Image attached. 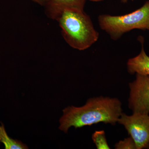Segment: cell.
<instances>
[{
  "label": "cell",
  "instance_id": "6da1fadb",
  "mask_svg": "<svg viewBox=\"0 0 149 149\" xmlns=\"http://www.w3.org/2000/svg\"><path fill=\"white\" fill-rule=\"evenodd\" d=\"M121 106L117 98L103 96L91 98L83 106L65 108L59 120V129L66 133L72 126L81 128L99 123L115 125L123 113Z\"/></svg>",
  "mask_w": 149,
  "mask_h": 149
},
{
  "label": "cell",
  "instance_id": "7a4b0ae2",
  "mask_svg": "<svg viewBox=\"0 0 149 149\" xmlns=\"http://www.w3.org/2000/svg\"><path fill=\"white\" fill-rule=\"evenodd\" d=\"M54 19L58 22L65 42L73 49L85 50L98 40L100 34L95 29L90 16L84 10L63 9Z\"/></svg>",
  "mask_w": 149,
  "mask_h": 149
},
{
  "label": "cell",
  "instance_id": "3957f363",
  "mask_svg": "<svg viewBox=\"0 0 149 149\" xmlns=\"http://www.w3.org/2000/svg\"><path fill=\"white\" fill-rule=\"evenodd\" d=\"M98 21L101 29L114 41L133 29L149 30V0L140 8L124 15H100Z\"/></svg>",
  "mask_w": 149,
  "mask_h": 149
},
{
  "label": "cell",
  "instance_id": "277c9868",
  "mask_svg": "<svg viewBox=\"0 0 149 149\" xmlns=\"http://www.w3.org/2000/svg\"><path fill=\"white\" fill-rule=\"evenodd\" d=\"M118 123L125 127L137 149L146 148L149 143V114L133 113L128 116L122 113Z\"/></svg>",
  "mask_w": 149,
  "mask_h": 149
},
{
  "label": "cell",
  "instance_id": "5b68a950",
  "mask_svg": "<svg viewBox=\"0 0 149 149\" xmlns=\"http://www.w3.org/2000/svg\"><path fill=\"white\" fill-rule=\"evenodd\" d=\"M128 107L133 113L149 114V75L136 74L129 84Z\"/></svg>",
  "mask_w": 149,
  "mask_h": 149
},
{
  "label": "cell",
  "instance_id": "8992f818",
  "mask_svg": "<svg viewBox=\"0 0 149 149\" xmlns=\"http://www.w3.org/2000/svg\"><path fill=\"white\" fill-rule=\"evenodd\" d=\"M142 48L139 55L129 58L127 63V70L130 74H139L149 75V56L144 48L143 38H141Z\"/></svg>",
  "mask_w": 149,
  "mask_h": 149
},
{
  "label": "cell",
  "instance_id": "52a82bcc",
  "mask_svg": "<svg viewBox=\"0 0 149 149\" xmlns=\"http://www.w3.org/2000/svg\"><path fill=\"white\" fill-rule=\"evenodd\" d=\"M87 0H48L45 6L46 13L49 17L54 19L59 12L65 8L84 10Z\"/></svg>",
  "mask_w": 149,
  "mask_h": 149
},
{
  "label": "cell",
  "instance_id": "ba28073f",
  "mask_svg": "<svg viewBox=\"0 0 149 149\" xmlns=\"http://www.w3.org/2000/svg\"><path fill=\"white\" fill-rule=\"evenodd\" d=\"M0 142L4 145L6 149H26L28 147L21 141L11 139L8 135L4 125L1 123L0 126Z\"/></svg>",
  "mask_w": 149,
  "mask_h": 149
},
{
  "label": "cell",
  "instance_id": "9c48e42d",
  "mask_svg": "<svg viewBox=\"0 0 149 149\" xmlns=\"http://www.w3.org/2000/svg\"><path fill=\"white\" fill-rule=\"evenodd\" d=\"M92 139L97 149H110L104 130H96L92 135Z\"/></svg>",
  "mask_w": 149,
  "mask_h": 149
},
{
  "label": "cell",
  "instance_id": "30bf717a",
  "mask_svg": "<svg viewBox=\"0 0 149 149\" xmlns=\"http://www.w3.org/2000/svg\"><path fill=\"white\" fill-rule=\"evenodd\" d=\"M116 149H137L135 141L130 137L126 138L123 141H119L115 145Z\"/></svg>",
  "mask_w": 149,
  "mask_h": 149
},
{
  "label": "cell",
  "instance_id": "8fae6325",
  "mask_svg": "<svg viewBox=\"0 0 149 149\" xmlns=\"http://www.w3.org/2000/svg\"><path fill=\"white\" fill-rule=\"evenodd\" d=\"M32 1L38 3V4L41 5L45 6L47 3L48 0H32Z\"/></svg>",
  "mask_w": 149,
  "mask_h": 149
},
{
  "label": "cell",
  "instance_id": "7c38bea8",
  "mask_svg": "<svg viewBox=\"0 0 149 149\" xmlns=\"http://www.w3.org/2000/svg\"><path fill=\"white\" fill-rule=\"evenodd\" d=\"M88 1H90L92 2H99L102 1L104 0H88Z\"/></svg>",
  "mask_w": 149,
  "mask_h": 149
},
{
  "label": "cell",
  "instance_id": "4fadbf2b",
  "mask_svg": "<svg viewBox=\"0 0 149 149\" xmlns=\"http://www.w3.org/2000/svg\"><path fill=\"white\" fill-rule=\"evenodd\" d=\"M120 1H121L122 3H126L128 1V0H120Z\"/></svg>",
  "mask_w": 149,
  "mask_h": 149
},
{
  "label": "cell",
  "instance_id": "5bb4252c",
  "mask_svg": "<svg viewBox=\"0 0 149 149\" xmlns=\"http://www.w3.org/2000/svg\"><path fill=\"white\" fill-rule=\"evenodd\" d=\"M146 148L149 149V143L148 144V146H147Z\"/></svg>",
  "mask_w": 149,
  "mask_h": 149
}]
</instances>
